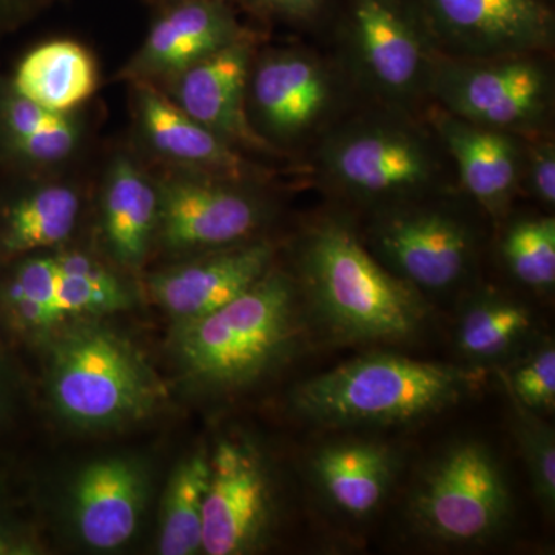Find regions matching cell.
Listing matches in <instances>:
<instances>
[{
    "label": "cell",
    "instance_id": "obj_1",
    "mask_svg": "<svg viewBox=\"0 0 555 555\" xmlns=\"http://www.w3.org/2000/svg\"><path fill=\"white\" fill-rule=\"evenodd\" d=\"M301 270L312 315L335 341L403 343L426 327L422 292L383 266L341 222L312 229Z\"/></svg>",
    "mask_w": 555,
    "mask_h": 555
},
{
    "label": "cell",
    "instance_id": "obj_2",
    "mask_svg": "<svg viewBox=\"0 0 555 555\" xmlns=\"http://www.w3.org/2000/svg\"><path fill=\"white\" fill-rule=\"evenodd\" d=\"M478 378L473 369L369 353L301 383L292 404L326 427L404 425L460 403Z\"/></svg>",
    "mask_w": 555,
    "mask_h": 555
},
{
    "label": "cell",
    "instance_id": "obj_3",
    "mask_svg": "<svg viewBox=\"0 0 555 555\" xmlns=\"http://www.w3.org/2000/svg\"><path fill=\"white\" fill-rule=\"evenodd\" d=\"M297 302L294 283L269 270L222 308L181 321L179 357L211 389L251 385L294 352L301 335Z\"/></svg>",
    "mask_w": 555,
    "mask_h": 555
},
{
    "label": "cell",
    "instance_id": "obj_4",
    "mask_svg": "<svg viewBox=\"0 0 555 555\" xmlns=\"http://www.w3.org/2000/svg\"><path fill=\"white\" fill-rule=\"evenodd\" d=\"M511 514L505 470L478 440L455 441L434 456L408 503L412 528L437 545H486L505 531Z\"/></svg>",
    "mask_w": 555,
    "mask_h": 555
},
{
    "label": "cell",
    "instance_id": "obj_5",
    "mask_svg": "<svg viewBox=\"0 0 555 555\" xmlns=\"http://www.w3.org/2000/svg\"><path fill=\"white\" fill-rule=\"evenodd\" d=\"M51 389L61 414L87 426L138 418L158 393L134 350L96 327L79 328L57 347Z\"/></svg>",
    "mask_w": 555,
    "mask_h": 555
},
{
    "label": "cell",
    "instance_id": "obj_6",
    "mask_svg": "<svg viewBox=\"0 0 555 555\" xmlns=\"http://www.w3.org/2000/svg\"><path fill=\"white\" fill-rule=\"evenodd\" d=\"M324 169L339 188L364 199H404L437 177V160L425 139L392 124H360L327 142Z\"/></svg>",
    "mask_w": 555,
    "mask_h": 555
},
{
    "label": "cell",
    "instance_id": "obj_7",
    "mask_svg": "<svg viewBox=\"0 0 555 555\" xmlns=\"http://www.w3.org/2000/svg\"><path fill=\"white\" fill-rule=\"evenodd\" d=\"M378 261L418 291L441 292L465 278L474 238L465 222L437 208H401L372 229Z\"/></svg>",
    "mask_w": 555,
    "mask_h": 555
},
{
    "label": "cell",
    "instance_id": "obj_8",
    "mask_svg": "<svg viewBox=\"0 0 555 555\" xmlns=\"http://www.w3.org/2000/svg\"><path fill=\"white\" fill-rule=\"evenodd\" d=\"M272 516V486L257 452L235 441L219 443L204 495L201 550L248 553L268 534Z\"/></svg>",
    "mask_w": 555,
    "mask_h": 555
},
{
    "label": "cell",
    "instance_id": "obj_9",
    "mask_svg": "<svg viewBox=\"0 0 555 555\" xmlns=\"http://www.w3.org/2000/svg\"><path fill=\"white\" fill-rule=\"evenodd\" d=\"M433 82L451 115L502 131L537 122L550 91L545 72L521 56L495 57L488 64H449L436 73Z\"/></svg>",
    "mask_w": 555,
    "mask_h": 555
},
{
    "label": "cell",
    "instance_id": "obj_10",
    "mask_svg": "<svg viewBox=\"0 0 555 555\" xmlns=\"http://www.w3.org/2000/svg\"><path fill=\"white\" fill-rule=\"evenodd\" d=\"M420 10L441 38L480 57L520 56L553 39L543 0H420Z\"/></svg>",
    "mask_w": 555,
    "mask_h": 555
},
{
    "label": "cell",
    "instance_id": "obj_11",
    "mask_svg": "<svg viewBox=\"0 0 555 555\" xmlns=\"http://www.w3.org/2000/svg\"><path fill=\"white\" fill-rule=\"evenodd\" d=\"M422 10L408 0H352L349 28L364 73L393 96L414 93L427 76Z\"/></svg>",
    "mask_w": 555,
    "mask_h": 555
},
{
    "label": "cell",
    "instance_id": "obj_12",
    "mask_svg": "<svg viewBox=\"0 0 555 555\" xmlns=\"http://www.w3.org/2000/svg\"><path fill=\"white\" fill-rule=\"evenodd\" d=\"M398 456L378 441H332L310 459V476L327 505L352 520L374 516L396 483Z\"/></svg>",
    "mask_w": 555,
    "mask_h": 555
},
{
    "label": "cell",
    "instance_id": "obj_13",
    "mask_svg": "<svg viewBox=\"0 0 555 555\" xmlns=\"http://www.w3.org/2000/svg\"><path fill=\"white\" fill-rule=\"evenodd\" d=\"M273 248L266 243L164 273L153 281V294L179 321L195 320L228 305L269 272Z\"/></svg>",
    "mask_w": 555,
    "mask_h": 555
},
{
    "label": "cell",
    "instance_id": "obj_14",
    "mask_svg": "<svg viewBox=\"0 0 555 555\" xmlns=\"http://www.w3.org/2000/svg\"><path fill=\"white\" fill-rule=\"evenodd\" d=\"M164 236L173 247H218L247 236L259 221L257 204L233 190L179 182L160 208Z\"/></svg>",
    "mask_w": 555,
    "mask_h": 555
},
{
    "label": "cell",
    "instance_id": "obj_15",
    "mask_svg": "<svg viewBox=\"0 0 555 555\" xmlns=\"http://www.w3.org/2000/svg\"><path fill=\"white\" fill-rule=\"evenodd\" d=\"M255 104L266 124L281 137L313 129L331 104V79L323 65L302 54L266 62L254 80Z\"/></svg>",
    "mask_w": 555,
    "mask_h": 555
},
{
    "label": "cell",
    "instance_id": "obj_16",
    "mask_svg": "<svg viewBox=\"0 0 555 555\" xmlns=\"http://www.w3.org/2000/svg\"><path fill=\"white\" fill-rule=\"evenodd\" d=\"M436 124L467 192L489 211H502L517 188L520 155L516 144L505 131L454 115L440 116Z\"/></svg>",
    "mask_w": 555,
    "mask_h": 555
},
{
    "label": "cell",
    "instance_id": "obj_17",
    "mask_svg": "<svg viewBox=\"0 0 555 555\" xmlns=\"http://www.w3.org/2000/svg\"><path fill=\"white\" fill-rule=\"evenodd\" d=\"M247 64L243 47H221L185 73L179 98L182 109L214 133L259 144L244 113Z\"/></svg>",
    "mask_w": 555,
    "mask_h": 555
},
{
    "label": "cell",
    "instance_id": "obj_18",
    "mask_svg": "<svg viewBox=\"0 0 555 555\" xmlns=\"http://www.w3.org/2000/svg\"><path fill=\"white\" fill-rule=\"evenodd\" d=\"M76 521L87 545L115 550L129 542L141 513L137 470L120 460L87 467L76 485Z\"/></svg>",
    "mask_w": 555,
    "mask_h": 555
},
{
    "label": "cell",
    "instance_id": "obj_19",
    "mask_svg": "<svg viewBox=\"0 0 555 555\" xmlns=\"http://www.w3.org/2000/svg\"><path fill=\"white\" fill-rule=\"evenodd\" d=\"M96 87L89 51L69 40L33 50L17 68L14 91L51 112L64 113L87 100Z\"/></svg>",
    "mask_w": 555,
    "mask_h": 555
},
{
    "label": "cell",
    "instance_id": "obj_20",
    "mask_svg": "<svg viewBox=\"0 0 555 555\" xmlns=\"http://www.w3.org/2000/svg\"><path fill=\"white\" fill-rule=\"evenodd\" d=\"M78 210V196L65 188L43 189L17 199L2 215L0 251L16 257L61 243L75 228Z\"/></svg>",
    "mask_w": 555,
    "mask_h": 555
},
{
    "label": "cell",
    "instance_id": "obj_21",
    "mask_svg": "<svg viewBox=\"0 0 555 555\" xmlns=\"http://www.w3.org/2000/svg\"><path fill=\"white\" fill-rule=\"evenodd\" d=\"M531 312L514 299L488 294L473 299L460 315L456 346L476 363L500 360L528 335Z\"/></svg>",
    "mask_w": 555,
    "mask_h": 555
},
{
    "label": "cell",
    "instance_id": "obj_22",
    "mask_svg": "<svg viewBox=\"0 0 555 555\" xmlns=\"http://www.w3.org/2000/svg\"><path fill=\"white\" fill-rule=\"evenodd\" d=\"M142 116L153 144L166 155L219 169H238V156L225 147L217 133L153 89H145L142 94Z\"/></svg>",
    "mask_w": 555,
    "mask_h": 555
},
{
    "label": "cell",
    "instance_id": "obj_23",
    "mask_svg": "<svg viewBox=\"0 0 555 555\" xmlns=\"http://www.w3.org/2000/svg\"><path fill=\"white\" fill-rule=\"evenodd\" d=\"M228 22L204 3L181 7L153 28L145 56L164 68H184L224 47Z\"/></svg>",
    "mask_w": 555,
    "mask_h": 555
},
{
    "label": "cell",
    "instance_id": "obj_24",
    "mask_svg": "<svg viewBox=\"0 0 555 555\" xmlns=\"http://www.w3.org/2000/svg\"><path fill=\"white\" fill-rule=\"evenodd\" d=\"M155 214L156 196L149 182L130 163H119L105 198V228L122 261L138 262L142 258Z\"/></svg>",
    "mask_w": 555,
    "mask_h": 555
},
{
    "label": "cell",
    "instance_id": "obj_25",
    "mask_svg": "<svg viewBox=\"0 0 555 555\" xmlns=\"http://www.w3.org/2000/svg\"><path fill=\"white\" fill-rule=\"evenodd\" d=\"M208 477L210 460L204 454L190 456L171 477L160 520V554L190 555L201 550Z\"/></svg>",
    "mask_w": 555,
    "mask_h": 555
},
{
    "label": "cell",
    "instance_id": "obj_26",
    "mask_svg": "<svg viewBox=\"0 0 555 555\" xmlns=\"http://www.w3.org/2000/svg\"><path fill=\"white\" fill-rule=\"evenodd\" d=\"M507 269L525 286L553 291L555 284L554 218L520 219L502 243Z\"/></svg>",
    "mask_w": 555,
    "mask_h": 555
},
{
    "label": "cell",
    "instance_id": "obj_27",
    "mask_svg": "<svg viewBox=\"0 0 555 555\" xmlns=\"http://www.w3.org/2000/svg\"><path fill=\"white\" fill-rule=\"evenodd\" d=\"M507 392V390H506ZM514 411V434L528 467L539 505L547 514L555 509V434L543 415L529 411L507 392Z\"/></svg>",
    "mask_w": 555,
    "mask_h": 555
},
{
    "label": "cell",
    "instance_id": "obj_28",
    "mask_svg": "<svg viewBox=\"0 0 555 555\" xmlns=\"http://www.w3.org/2000/svg\"><path fill=\"white\" fill-rule=\"evenodd\" d=\"M503 385L518 403L539 415L555 409V347L551 338L502 374Z\"/></svg>",
    "mask_w": 555,
    "mask_h": 555
},
{
    "label": "cell",
    "instance_id": "obj_29",
    "mask_svg": "<svg viewBox=\"0 0 555 555\" xmlns=\"http://www.w3.org/2000/svg\"><path fill=\"white\" fill-rule=\"evenodd\" d=\"M56 299L62 315L108 313L129 305L116 278L96 264L82 275L57 273Z\"/></svg>",
    "mask_w": 555,
    "mask_h": 555
},
{
    "label": "cell",
    "instance_id": "obj_30",
    "mask_svg": "<svg viewBox=\"0 0 555 555\" xmlns=\"http://www.w3.org/2000/svg\"><path fill=\"white\" fill-rule=\"evenodd\" d=\"M75 139L72 122L62 113H56L42 129L27 137L10 139V144L27 158L49 163L68 155L75 145Z\"/></svg>",
    "mask_w": 555,
    "mask_h": 555
},
{
    "label": "cell",
    "instance_id": "obj_31",
    "mask_svg": "<svg viewBox=\"0 0 555 555\" xmlns=\"http://www.w3.org/2000/svg\"><path fill=\"white\" fill-rule=\"evenodd\" d=\"M529 178L540 201L554 206L555 203V152L551 144H543L531 153Z\"/></svg>",
    "mask_w": 555,
    "mask_h": 555
},
{
    "label": "cell",
    "instance_id": "obj_32",
    "mask_svg": "<svg viewBox=\"0 0 555 555\" xmlns=\"http://www.w3.org/2000/svg\"><path fill=\"white\" fill-rule=\"evenodd\" d=\"M269 2L275 3V5L281 7V9L306 14L315 13V10L321 5L323 0H269Z\"/></svg>",
    "mask_w": 555,
    "mask_h": 555
},
{
    "label": "cell",
    "instance_id": "obj_33",
    "mask_svg": "<svg viewBox=\"0 0 555 555\" xmlns=\"http://www.w3.org/2000/svg\"><path fill=\"white\" fill-rule=\"evenodd\" d=\"M2 377V372H0V425L5 422L10 411L9 389H7L5 379Z\"/></svg>",
    "mask_w": 555,
    "mask_h": 555
},
{
    "label": "cell",
    "instance_id": "obj_34",
    "mask_svg": "<svg viewBox=\"0 0 555 555\" xmlns=\"http://www.w3.org/2000/svg\"><path fill=\"white\" fill-rule=\"evenodd\" d=\"M14 550L13 540L9 535V532L5 531L2 525H0V554H9Z\"/></svg>",
    "mask_w": 555,
    "mask_h": 555
}]
</instances>
